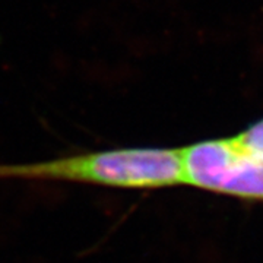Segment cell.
<instances>
[{"label": "cell", "instance_id": "obj_1", "mask_svg": "<svg viewBox=\"0 0 263 263\" xmlns=\"http://www.w3.org/2000/svg\"><path fill=\"white\" fill-rule=\"evenodd\" d=\"M9 179L145 189L184 183V173L180 149L127 148L37 162L0 164V180Z\"/></svg>", "mask_w": 263, "mask_h": 263}, {"label": "cell", "instance_id": "obj_2", "mask_svg": "<svg viewBox=\"0 0 263 263\" xmlns=\"http://www.w3.org/2000/svg\"><path fill=\"white\" fill-rule=\"evenodd\" d=\"M181 151L184 183L197 187L218 190L222 174L237 152L234 139L212 141Z\"/></svg>", "mask_w": 263, "mask_h": 263}, {"label": "cell", "instance_id": "obj_3", "mask_svg": "<svg viewBox=\"0 0 263 263\" xmlns=\"http://www.w3.org/2000/svg\"><path fill=\"white\" fill-rule=\"evenodd\" d=\"M216 192L263 199V155L247 152L237 145L234 158L222 174Z\"/></svg>", "mask_w": 263, "mask_h": 263}, {"label": "cell", "instance_id": "obj_4", "mask_svg": "<svg viewBox=\"0 0 263 263\" xmlns=\"http://www.w3.org/2000/svg\"><path fill=\"white\" fill-rule=\"evenodd\" d=\"M234 141L241 149L263 155V120L234 138Z\"/></svg>", "mask_w": 263, "mask_h": 263}]
</instances>
